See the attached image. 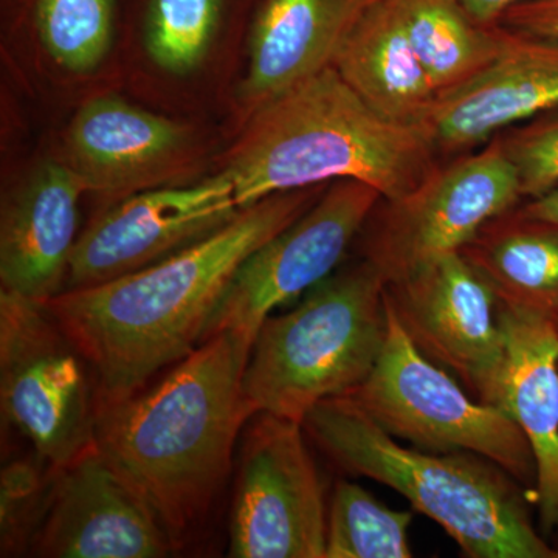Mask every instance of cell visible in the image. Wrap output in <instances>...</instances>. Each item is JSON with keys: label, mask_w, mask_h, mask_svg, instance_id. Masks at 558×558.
<instances>
[{"label": "cell", "mask_w": 558, "mask_h": 558, "mask_svg": "<svg viewBox=\"0 0 558 558\" xmlns=\"http://www.w3.org/2000/svg\"><path fill=\"white\" fill-rule=\"evenodd\" d=\"M326 189L274 194L170 258L92 288L62 290L47 301L94 368L98 407L148 387L199 347L241 264Z\"/></svg>", "instance_id": "6da1fadb"}, {"label": "cell", "mask_w": 558, "mask_h": 558, "mask_svg": "<svg viewBox=\"0 0 558 558\" xmlns=\"http://www.w3.org/2000/svg\"><path fill=\"white\" fill-rule=\"evenodd\" d=\"M253 340L220 330L153 387L98 407V450L148 502L175 549L226 487L238 439L255 416L244 395Z\"/></svg>", "instance_id": "7a4b0ae2"}, {"label": "cell", "mask_w": 558, "mask_h": 558, "mask_svg": "<svg viewBox=\"0 0 558 558\" xmlns=\"http://www.w3.org/2000/svg\"><path fill=\"white\" fill-rule=\"evenodd\" d=\"M435 154L424 128L384 119L330 65L250 113L220 174L241 209L340 179L398 201L435 170Z\"/></svg>", "instance_id": "3957f363"}, {"label": "cell", "mask_w": 558, "mask_h": 558, "mask_svg": "<svg viewBox=\"0 0 558 558\" xmlns=\"http://www.w3.org/2000/svg\"><path fill=\"white\" fill-rule=\"evenodd\" d=\"M340 470L391 487L439 524L469 558H558L529 513L535 502L506 470L468 451L436 453L402 446L357 400H323L304 417Z\"/></svg>", "instance_id": "277c9868"}, {"label": "cell", "mask_w": 558, "mask_h": 558, "mask_svg": "<svg viewBox=\"0 0 558 558\" xmlns=\"http://www.w3.org/2000/svg\"><path fill=\"white\" fill-rule=\"evenodd\" d=\"M385 289L380 271L362 258L323 279L292 311L264 319L244 374L255 414L303 424L319 402L368 379L387 340Z\"/></svg>", "instance_id": "5b68a950"}, {"label": "cell", "mask_w": 558, "mask_h": 558, "mask_svg": "<svg viewBox=\"0 0 558 558\" xmlns=\"http://www.w3.org/2000/svg\"><path fill=\"white\" fill-rule=\"evenodd\" d=\"M387 299V296H385ZM388 307V332L368 379L351 396L396 439L436 453L468 451L499 465L535 495L534 451L515 421L480 402L425 357Z\"/></svg>", "instance_id": "8992f818"}, {"label": "cell", "mask_w": 558, "mask_h": 558, "mask_svg": "<svg viewBox=\"0 0 558 558\" xmlns=\"http://www.w3.org/2000/svg\"><path fill=\"white\" fill-rule=\"evenodd\" d=\"M3 422L61 469L95 444L98 387L86 355L46 303L0 292Z\"/></svg>", "instance_id": "52a82bcc"}, {"label": "cell", "mask_w": 558, "mask_h": 558, "mask_svg": "<svg viewBox=\"0 0 558 558\" xmlns=\"http://www.w3.org/2000/svg\"><path fill=\"white\" fill-rule=\"evenodd\" d=\"M523 201L515 170L497 137L464 154L398 201L377 205L363 227L362 258L392 282L462 252L492 220Z\"/></svg>", "instance_id": "ba28073f"}, {"label": "cell", "mask_w": 558, "mask_h": 558, "mask_svg": "<svg viewBox=\"0 0 558 558\" xmlns=\"http://www.w3.org/2000/svg\"><path fill=\"white\" fill-rule=\"evenodd\" d=\"M301 422L256 413L230 513L233 558H325L328 502Z\"/></svg>", "instance_id": "9c48e42d"}, {"label": "cell", "mask_w": 558, "mask_h": 558, "mask_svg": "<svg viewBox=\"0 0 558 558\" xmlns=\"http://www.w3.org/2000/svg\"><path fill=\"white\" fill-rule=\"evenodd\" d=\"M385 296L414 347L480 402L506 411L499 299L461 252L388 282Z\"/></svg>", "instance_id": "30bf717a"}, {"label": "cell", "mask_w": 558, "mask_h": 558, "mask_svg": "<svg viewBox=\"0 0 558 558\" xmlns=\"http://www.w3.org/2000/svg\"><path fill=\"white\" fill-rule=\"evenodd\" d=\"M379 191L357 179L330 182L306 213L252 253L227 288L204 340L220 330L256 337L278 307L339 269L377 205Z\"/></svg>", "instance_id": "8fae6325"}, {"label": "cell", "mask_w": 558, "mask_h": 558, "mask_svg": "<svg viewBox=\"0 0 558 558\" xmlns=\"http://www.w3.org/2000/svg\"><path fill=\"white\" fill-rule=\"evenodd\" d=\"M241 211L230 180L143 191L113 204L80 234L64 289L126 277L196 244Z\"/></svg>", "instance_id": "7c38bea8"}, {"label": "cell", "mask_w": 558, "mask_h": 558, "mask_svg": "<svg viewBox=\"0 0 558 558\" xmlns=\"http://www.w3.org/2000/svg\"><path fill=\"white\" fill-rule=\"evenodd\" d=\"M175 550L148 502L92 447L54 469L31 554L46 558H161Z\"/></svg>", "instance_id": "4fadbf2b"}, {"label": "cell", "mask_w": 558, "mask_h": 558, "mask_svg": "<svg viewBox=\"0 0 558 558\" xmlns=\"http://www.w3.org/2000/svg\"><path fill=\"white\" fill-rule=\"evenodd\" d=\"M65 153L86 193L119 202L163 189L193 167L194 140L178 121L100 97L70 121Z\"/></svg>", "instance_id": "5bb4252c"}, {"label": "cell", "mask_w": 558, "mask_h": 558, "mask_svg": "<svg viewBox=\"0 0 558 558\" xmlns=\"http://www.w3.org/2000/svg\"><path fill=\"white\" fill-rule=\"evenodd\" d=\"M553 109H558V39L501 25L497 57L439 94L425 131L436 153H462Z\"/></svg>", "instance_id": "9a60e30c"}, {"label": "cell", "mask_w": 558, "mask_h": 558, "mask_svg": "<svg viewBox=\"0 0 558 558\" xmlns=\"http://www.w3.org/2000/svg\"><path fill=\"white\" fill-rule=\"evenodd\" d=\"M83 193L68 163L44 161L7 197L0 216L2 290L40 303L62 292L80 238Z\"/></svg>", "instance_id": "2e32d148"}, {"label": "cell", "mask_w": 558, "mask_h": 558, "mask_svg": "<svg viewBox=\"0 0 558 558\" xmlns=\"http://www.w3.org/2000/svg\"><path fill=\"white\" fill-rule=\"evenodd\" d=\"M376 0H258L250 21L245 116L330 68Z\"/></svg>", "instance_id": "e0dca14e"}, {"label": "cell", "mask_w": 558, "mask_h": 558, "mask_svg": "<svg viewBox=\"0 0 558 558\" xmlns=\"http://www.w3.org/2000/svg\"><path fill=\"white\" fill-rule=\"evenodd\" d=\"M499 322L508 352L506 413L534 451L535 502L549 535L558 529V322L501 301Z\"/></svg>", "instance_id": "ac0fdd59"}, {"label": "cell", "mask_w": 558, "mask_h": 558, "mask_svg": "<svg viewBox=\"0 0 558 558\" xmlns=\"http://www.w3.org/2000/svg\"><path fill=\"white\" fill-rule=\"evenodd\" d=\"M332 68L384 119L427 126L439 94L414 51L396 0H376L369 7Z\"/></svg>", "instance_id": "d6986e66"}, {"label": "cell", "mask_w": 558, "mask_h": 558, "mask_svg": "<svg viewBox=\"0 0 558 558\" xmlns=\"http://www.w3.org/2000/svg\"><path fill=\"white\" fill-rule=\"evenodd\" d=\"M462 255L501 303L558 322V227L523 209L488 222Z\"/></svg>", "instance_id": "ffe728a7"}, {"label": "cell", "mask_w": 558, "mask_h": 558, "mask_svg": "<svg viewBox=\"0 0 558 558\" xmlns=\"http://www.w3.org/2000/svg\"><path fill=\"white\" fill-rule=\"evenodd\" d=\"M396 2L414 51L438 94L472 78L497 57L501 25L478 24L461 0Z\"/></svg>", "instance_id": "44dd1931"}, {"label": "cell", "mask_w": 558, "mask_h": 558, "mask_svg": "<svg viewBox=\"0 0 558 558\" xmlns=\"http://www.w3.org/2000/svg\"><path fill=\"white\" fill-rule=\"evenodd\" d=\"M413 510L385 506L354 481L339 480L328 502L325 558H410Z\"/></svg>", "instance_id": "7402d4cb"}, {"label": "cell", "mask_w": 558, "mask_h": 558, "mask_svg": "<svg viewBox=\"0 0 558 558\" xmlns=\"http://www.w3.org/2000/svg\"><path fill=\"white\" fill-rule=\"evenodd\" d=\"M234 0H143L140 27L150 60L185 75L201 64Z\"/></svg>", "instance_id": "603a6c76"}, {"label": "cell", "mask_w": 558, "mask_h": 558, "mask_svg": "<svg viewBox=\"0 0 558 558\" xmlns=\"http://www.w3.org/2000/svg\"><path fill=\"white\" fill-rule=\"evenodd\" d=\"M40 43L61 68L86 73L105 60L116 32V0H31Z\"/></svg>", "instance_id": "cb8c5ba5"}, {"label": "cell", "mask_w": 558, "mask_h": 558, "mask_svg": "<svg viewBox=\"0 0 558 558\" xmlns=\"http://www.w3.org/2000/svg\"><path fill=\"white\" fill-rule=\"evenodd\" d=\"M54 469L43 458L7 462L0 472V553H31L33 538L49 508Z\"/></svg>", "instance_id": "d4e9b609"}, {"label": "cell", "mask_w": 558, "mask_h": 558, "mask_svg": "<svg viewBox=\"0 0 558 558\" xmlns=\"http://www.w3.org/2000/svg\"><path fill=\"white\" fill-rule=\"evenodd\" d=\"M497 138L515 170L523 199H537L558 189V109L510 128Z\"/></svg>", "instance_id": "484cf974"}, {"label": "cell", "mask_w": 558, "mask_h": 558, "mask_svg": "<svg viewBox=\"0 0 558 558\" xmlns=\"http://www.w3.org/2000/svg\"><path fill=\"white\" fill-rule=\"evenodd\" d=\"M499 24L539 38L558 39V0H524L506 11Z\"/></svg>", "instance_id": "4316f807"}, {"label": "cell", "mask_w": 558, "mask_h": 558, "mask_svg": "<svg viewBox=\"0 0 558 558\" xmlns=\"http://www.w3.org/2000/svg\"><path fill=\"white\" fill-rule=\"evenodd\" d=\"M462 5L481 25H497L506 11L524 0H461Z\"/></svg>", "instance_id": "83f0119b"}, {"label": "cell", "mask_w": 558, "mask_h": 558, "mask_svg": "<svg viewBox=\"0 0 558 558\" xmlns=\"http://www.w3.org/2000/svg\"><path fill=\"white\" fill-rule=\"evenodd\" d=\"M527 216L535 219L546 220L558 227V193L550 191L545 196L537 199L527 201L524 207H521Z\"/></svg>", "instance_id": "f1b7e54d"}, {"label": "cell", "mask_w": 558, "mask_h": 558, "mask_svg": "<svg viewBox=\"0 0 558 558\" xmlns=\"http://www.w3.org/2000/svg\"><path fill=\"white\" fill-rule=\"evenodd\" d=\"M553 191H557V193H558V189H556V190H553Z\"/></svg>", "instance_id": "f546056e"}]
</instances>
